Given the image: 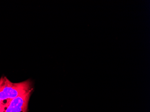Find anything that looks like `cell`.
I'll use <instances>...</instances> for the list:
<instances>
[{"instance_id":"cell-1","label":"cell","mask_w":150,"mask_h":112,"mask_svg":"<svg viewBox=\"0 0 150 112\" xmlns=\"http://www.w3.org/2000/svg\"><path fill=\"white\" fill-rule=\"evenodd\" d=\"M32 89H33V83L30 80L14 83L5 77V84L0 92V104L1 108L19 95L24 94Z\"/></svg>"},{"instance_id":"cell-2","label":"cell","mask_w":150,"mask_h":112,"mask_svg":"<svg viewBox=\"0 0 150 112\" xmlns=\"http://www.w3.org/2000/svg\"><path fill=\"white\" fill-rule=\"evenodd\" d=\"M33 89L12 100L6 106L1 108V112H28V102Z\"/></svg>"},{"instance_id":"cell-3","label":"cell","mask_w":150,"mask_h":112,"mask_svg":"<svg viewBox=\"0 0 150 112\" xmlns=\"http://www.w3.org/2000/svg\"><path fill=\"white\" fill-rule=\"evenodd\" d=\"M5 77H1L0 79V92L1 91V89L3 88L5 84Z\"/></svg>"},{"instance_id":"cell-4","label":"cell","mask_w":150,"mask_h":112,"mask_svg":"<svg viewBox=\"0 0 150 112\" xmlns=\"http://www.w3.org/2000/svg\"><path fill=\"white\" fill-rule=\"evenodd\" d=\"M1 104H0V112H1Z\"/></svg>"}]
</instances>
